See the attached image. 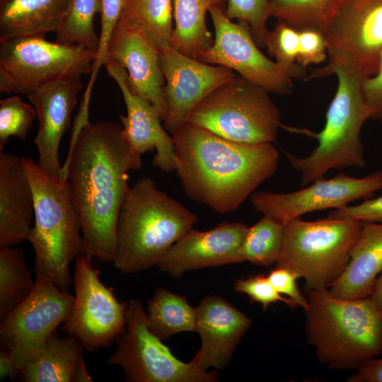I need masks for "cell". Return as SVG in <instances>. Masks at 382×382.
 Wrapping results in <instances>:
<instances>
[{
  "label": "cell",
  "instance_id": "10",
  "mask_svg": "<svg viewBox=\"0 0 382 382\" xmlns=\"http://www.w3.org/2000/svg\"><path fill=\"white\" fill-rule=\"evenodd\" d=\"M109 365L120 366L129 382H216V370H204L198 354L189 362L178 359L149 328L141 302L127 305L125 329L115 341Z\"/></svg>",
  "mask_w": 382,
  "mask_h": 382
},
{
  "label": "cell",
  "instance_id": "26",
  "mask_svg": "<svg viewBox=\"0 0 382 382\" xmlns=\"http://www.w3.org/2000/svg\"><path fill=\"white\" fill-rule=\"evenodd\" d=\"M226 0H173V30L170 45L178 52L198 59L214 42L206 24V14L212 6Z\"/></svg>",
  "mask_w": 382,
  "mask_h": 382
},
{
  "label": "cell",
  "instance_id": "16",
  "mask_svg": "<svg viewBox=\"0 0 382 382\" xmlns=\"http://www.w3.org/2000/svg\"><path fill=\"white\" fill-rule=\"evenodd\" d=\"M160 55L167 105L164 128L172 134L187 123L199 103L236 74L227 67L185 56L170 46L162 49Z\"/></svg>",
  "mask_w": 382,
  "mask_h": 382
},
{
  "label": "cell",
  "instance_id": "2",
  "mask_svg": "<svg viewBox=\"0 0 382 382\" xmlns=\"http://www.w3.org/2000/svg\"><path fill=\"white\" fill-rule=\"evenodd\" d=\"M171 135L185 194L219 214L236 211L278 168L272 143H239L189 123Z\"/></svg>",
  "mask_w": 382,
  "mask_h": 382
},
{
  "label": "cell",
  "instance_id": "18",
  "mask_svg": "<svg viewBox=\"0 0 382 382\" xmlns=\"http://www.w3.org/2000/svg\"><path fill=\"white\" fill-rule=\"evenodd\" d=\"M104 66L120 89L125 103L127 114L120 115V120L131 150L139 156L156 151L153 166L165 173L175 171L173 139L161 125L162 120L156 108L129 90L126 69L109 54Z\"/></svg>",
  "mask_w": 382,
  "mask_h": 382
},
{
  "label": "cell",
  "instance_id": "9",
  "mask_svg": "<svg viewBox=\"0 0 382 382\" xmlns=\"http://www.w3.org/2000/svg\"><path fill=\"white\" fill-rule=\"evenodd\" d=\"M96 50L33 35L0 40V92L28 96L59 79L91 74Z\"/></svg>",
  "mask_w": 382,
  "mask_h": 382
},
{
  "label": "cell",
  "instance_id": "11",
  "mask_svg": "<svg viewBox=\"0 0 382 382\" xmlns=\"http://www.w3.org/2000/svg\"><path fill=\"white\" fill-rule=\"evenodd\" d=\"M327 64L307 79L324 77L343 64L365 79L378 71L382 54V0H342L323 33Z\"/></svg>",
  "mask_w": 382,
  "mask_h": 382
},
{
  "label": "cell",
  "instance_id": "29",
  "mask_svg": "<svg viewBox=\"0 0 382 382\" xmlns=\"http://www.w3.org/2000/svg\"><path fill=\"white\" fill-rule=\"evenodd\" d=\"M173 0H127L122 18L141 29L161 51L170 45Z\"/></svg>",
  "mask_w": 382,
  "mask_h": 382
},
{
  "label": "cell",
  "instance_id": "30",
  "mask_svg": "<svg viewBox=\"0 0 382 382\" xmlns=\"http://www.w3.org/2000/svg\"><path fill=\"white\" fill-rule=\"evenodd\" d=\"M342 0H269L270 16L297 30H325Z\"/></svg>",
  "mask_w": 382,
  "mask_h": 382
},
{
  "label": "cell",
  "instance_id": "7",
  "mask_svg": "<svg viewBox=\"0 0 382 382\" xmlns=\"http://www.w3.org/2000/svg\"><path fill=\"white\" fill-rule=\"evenodd\" d=\"M362 223L329 217L286 221L276 267L287 268L303 279L305 291L328 289L348 264Z\"/></svg>",
  "mask_w": 382,
  "mask_h": 382
},
{
  "label": "cell",
  "instance_id": "45",
  "mask_svg": "<svg viewBox=\"0 0 382 382\" xmlns=\"http://www.w3.org/2000/svg\"><path fill=\"white\" fill-rule=\"evenodd\" d=\"M3 1H4V0H0L1 2Z\"/></svg>",
  "mask_w": 382,
  "mask_h": 382
},
{
  "label": "cell",
  "instance_id": "33",
  "mask_svg": "<svg viewBox=\"0 0 382 382\" xmlns=\"http://www.w3.org/2000/svg\"><path fill=\"white\" fill-rule=\"evenodd\" d=\"M127 0H102L100 11L101 28L96 57L93 64L90 79L83 93L78 115L76 117L74 130L78 131L88 120V105L91 91L97 75L108 56L110 41L117 23L120 21Z\"/></svg>",
  "mask_w": 382,
  "mask_h": 382
},
{
  "label": "cell",
  "instance_id": "39",
  "mask_svg": "<svg viewBox=\"0 0 382 382\" xmlns=\"http://www.w3.org/2000/svg\"><path fill=\"white\" fill-rule=\"evenodd\" d=\"M328 217L382 223V195L365 199L357 205L333 209Z\"/></svg>",
  "mask_w": 382,
  "mask_h": 382
},
{
  "label": "cell",
  "instance_id": "1",
  "mask_svg": "<svg viewBox=\"0 0 382 382\" xmlns=\"http://www.w3.org/2000/svg\"><path fill=\"white\" fill-rule=\"evenodd\" d=\"M141 166L121 123L88 121L71 137L60 178L70 184L87 258L112 262L118 216L130 188L128 172Z\"/></svg>",
  "mask_w": 382,
  "mask_h": 382
},
{
  "label": "cell",
  "instance_id": "6",
  "mask_svg": "<svg viewBox=\"0 0 382 382\" xmlns=\"http://www.w3.org/2000/svg\"><path fill=\"white\" fill-rule=\"evenodd\" d=\"M335 74L337 88L325 115L323 130L303 133L318 141L309 155L299 157L285 153L292 168L301 174V187L324 178L330 170L366 166L361 131L369 118L363 93V78L351 68L339 64L330 68L325 76Z\"/></svg>",
  "mask_w": 382,
  "mask_h": 382
},
{
  "label": "cell",
  "instance_id": "8",
  "mask_svg": "<svg viewBox=\"0 0 382 382\" xmlns=\"http://www.w3.org/2000/svg\"><path fill=\"white\" fill-rule=\"evenodd\" d=\"M269 93L236 75L199 103L187 123L239 143H272L282 124Z\"/></svg>",
  "mask_w": 382,
  "mask_h": 382
},
{
  "label": "cell",
  "instance_id": "24",
  "mask_svg": "<svg viewBox=\"0 0 382 382\" xmlns=\"http://www.w3.org/2000/svg\"><path fill=\"white\" fill-rule=\"evenodd\" d=\"M72 0H4L0 40L56 32Z\"/></svg>",
  "mask_w": 382,
  "mask_h": 382
},
{
  "label": "cell",
  "instance_id": "35",
  "mask_svg": "<svg viewBox=\"0 0 382 382\" xmlns=\"http://www.w3.org/2000/svg\"><path fill=\"white\" fill-rule=\"evenodd\" d=\"M37 118L33 106L23 101L19 95L0 100V151L11 137H27L29 129Z\"/></svg>",
  "mask_w": 382,
  "mask_h": 382
},
{
  "label": "cell",
  "instance_id": "42",
  "mask_svg": "<svg viewBox=\"0 0 382 382\" xmlns=\"http://www.w3.org/2000/svg\"><path fill=\"white\" fill-rule=\"evenodd\" d=\"M347 382H382V358H372L364 362Z\"/></svg>",
  "mask_w": 382,
  "mask_h": 382
},
{
  "label": "cell",
  "instance_id": "43",
  "mask_svg": "<svg viewBox=\"0 0 382 382\" xmlns=\"http://www.w3.org/2000/svg\"><path fill=\"white\" fill-rule=\"evenodd\" d=\"M93 378L88 372L83 354L74 368L71 382H92Z\"/></svg>",
  "mask_w": 382,
  "mask_h": 382
},
{
  "label": "cell",
  "instance_id": "22",
  "mask_svg": "<svg viewBox=\"0 0 382 382\" xmlns=\"http://www.w3.org/2000/svg\"><path fill=\"white\" fill-rule=\"evenodd\" d=\"M34 214L33 191L23 158L0 151V245L27 240Z\"/></svg>",
  "mask_w": 382,
  "mask_h": 382
},
{
  "label": "cell",
  "instance_id": "21",
  "mask_svg": "<svg viewBox=\"0 0 382 382\" xmlns=\"http://www.w3.org/2000/svg\"><path fill=\"white\" fill-rule=\"evenodd\" d=\"M195 330L201 339L196 353L204 370L225 369L252 320L226 299L207 295L195 308Z\"/></svg>",
  "mask_w": 382,
  "mask_h": 382
},
{
  "label": "cell",
  "instance_id": "12",
  "mask_svg": "<svg viewBox=\"0 0 382 382\" xmlns=\"http://www.w3.org/2000/svg\"><path fill=\"white\" fill-rule=\"evenodd\" d=\"M74 295L59 289L46 275L36 273L28 297L0 324V342L7 351L13 379L69 317Z\"/></svg>",
  "mask_w": 382,
  "mask_h": 382
},
{
  "label": "cell",
  "instance_id": "20",
  "mask_svg": "<svg viewBox=\"0 0 382 382\" xmlns=\"http://www.w3.org/2000/svg\"><path fill=\"white\" fill-rule=\"evenodd\" d=\"M81 78L59 79L27 96L36 110L39 122L34 139L39 154L37 163L43 172L54 178H60L59 144L70 125L71 114L83 88Z\"/></svg>",
  "mask_w": 382,
  "mask_h": 382
},
{
  "label": "cell",
  "instance_id": "27",
  "mask_svg": "<svg viewBox=\"0 0 382 382\" xmlns=\"http://www.w3.org/2000/svg\"><path fill=\"white\" fill-rule=\"evenodd\" d=\"M147 320L149 330L162 341L173 335L195 330V308L185 296L166 288H157L148 301Z\"/></svg>",
  "mask_w": 382,
  "mask_h": 382
},
{
  "label": "cell",
  "instance_id": "41",
  "mask_svg": "<svg viewBox=\"0 0 382 382\" xmlns=\"http://www.w3.org/2000/svg\"><path fill=\"white\" fill-rule=\"evenodd\" d=\"M363 93L369 118L382 120V54L378 71L364 81Z\"/></svg>",
  "mask_w": 382,
  "mask_h": 382
},
{
  "label": "cell",
  "instance_id": "25",
  "mask_svg": "<svg viewBox=\"0 0 382 382\" xmlns=\"http://www.w3.org/2000/svg\"><path fill=\"white\" fill-rule=\"evenodd\" d=\"M83 349L74 337H59L55 332L23 364L16 377L25 382H71Z\"/></svg>",
  "mask_w": 382,
  "mask_h": 382
},
{
  "label": "cell",
  "instance_id": "15",
  "mask_svg": "<svg viewBox=\"0 0 382 382\" xmlns=\"http://www.w3.org/2000/svg\"><path fill=\"white\" fill-rule=\"evenodd\" d=\"M381 189L382 170L362 178L340 173L330 179H317L294 192L255 191L250 199L256 211L284 224L312 212L335 209L356 200L371 198Z\"/></svg>",
  "mask_w": 382,
  "mask_h": 382
},
{
  "label": "cell",
  "instance_id": "32",
  "mask_svg": "<svg viewBox=\"0 0 382 382\" xmlns=\"http://www.w3.org/2000/svg\"><path fill=\"white\" fill-rule=\"evenodd\" d=\"M102 0H72L57 28L55 42L81 45L96 50L99 37L94 29V16L100 13Z\"/></svg>",
  "mask_w": 382,
  "mask_h": 382
},
{
  "label": "cell",
  "instance_id": "13",
  "mask_svg": "<svg viewBox=\"0 0 382 382\" xmlns=\"http://www.w3.org/2000/svg\"><path fill=\"white\" fill-rule=\"evenodd\" d=\"M92 260L76 259L74 304L62 329L89 352L109 347L125 329L128 301L120 302L99 278Z\"/></svg>",
  "mask_w": 382,
  "mask_h": 382
},
{
  "label": "cell",
  "instance_id": "31",
  "mask_svg": "<svg viewBox=\"0 0 382 382\" xmlns=\"http://www.w3.org/2000/svg\"><path fill=\"white\" fill-rule=\"evenodd\" d=\"M284 224L267 215L248 227L240 249V262L258 266L276 264L283 245Z\"/></svg>",
  "mask_w": 382,
  "mask_h": 382
},
{
  "label": "cell",
  "instance_id": "38",
  "mask_svg": "<svg viewBox=\"0 0 382 382\" xmlns=\"http://www.w3.org/2000/svg\"><path fill=\"white\" fill-rule=\"evenodd\" d=\"M299 31V46L296 63L305 67L320 64L327 57V46L323 34L313 30Z\"/></svg>",
  "mask_w": 382,
  "mask_h": 382
},
{
  "label": "cell",
  "instance_id": "40",
  "mask_svg": "<svg viewBox=\"0 0 382 382\" xmlns=\"http://www.w3.org/2000/svg\"><path fill=\"white\" fill-rule=\"evenodd\" d=\"M267 277L276 291L281 295H286L293 301L296 307L299 306L303 310L307 308L308 299L298 288L296 279L299 278L291 270L276 267Z\"/></svg>",
  "mask_w": 382,
  "mask_h": 382
},
{
  "label": "cell",
  "instance_id": "23",
  "mask_svg": "<svg viewBox=\"0 0 382 382\" xmlns=\"http://www.w3.org/2000/svg\"><path fill=\"white\" fill-rule=\"evenodd\" d=\"M381 271L382 223L363 221L349 262L328 291L341 299L366 298Z\"/></svg>",
  "mask_w": 382,
  "mask_h": 382
},
{
  "label": "cell",
  "instance_id": "37",
  "mask_svg": "<svg viewBox=\"0 0 382 382\" xmlns=\"http://www.w3.org/2000/svg\"><path fill=\"white\" fill-rule=\"evenodd\" d=\"M236 291L248 296L252 302L260 303L265 311L271 303L283 302L289 307H296L291 300L282 296L271 284L267 276L257 274L247 279H237L233 283Z\"/></svg>",
  "mask_w": 382,
  "mask_h": 382
},
{
  "label": "cell",
  "instance_id": "5",
  "mask_svg": "<svg viewBox=\"0 0 382 382\" xmlns=\"http://www.w3.org/2000/svg\"><path fill=\"white\" fill-rule=\"evenodd\" d=\"M23 162L34 195V225L27 240L35 253V272L68 291L73 282L69 265L83 248L70 184L49 176L30 158Z\"/></svg>",
  "mask_w": 382,
  "mask_h": 382
},
{
  "label": "cell",
  "instance_id": "28",
  "mask_svg": "<svg viewBox=\"0 0 382 382\" xmlns=\"http://www.w3.org/2000/svg\"><path fill=\"white\" fill-rule=\"evenodd\" d=\"M34 284L23 250L0 245L1 321L28 297Z\"/></svg>",
  "mask_w": 382,
  "mask_h": 382
},
{
  "label": "cell",
  "instance_id": "14",
  "mask_svg": "<svg viewBox=\"0 0 382 382\" xmlns=\"http://www.w3.org/2000/svg\"><path fill=\"white\" fill-rule=\"evenodd\" d=\"M209 13L214 28V42L198 60L227 67L270 93H291L293 79L260 52L246 23L233 22L220 6L211 7Z\"/></svg>",
  "mask_w": 382,
  "mask_h": 382
},
{
  "label": "cell",
  "instance_id": "44",
  "mask_svg": "<svg viewBox=\"0 0 382 382\" xmlns=\"http://www.w3.org/2000/svg\"><path fill=\"white\" fill-rule=\"evenodd\" d=\"M368 297L378 308L382 310V271L377 277Z\"/></svg>",
  "mask_w": 382,
  "mask_h": 382
},
{
  "label": "cell",
  "instance_id": "4",
  "mask_svg": "<svg viewBox=\"0 0 382 382\" xmlns=\"http://www.w3.org/2000/svg\"><path fill=\"white\" fill-rule=\"evenodd\" d=\"M306 294L305 335L321 364L333 370H357L382 354V310L369 297L341 299L328 289Z\"/></svg>",
  "mask_w": 382,
  "mask_h": 382
},
{
  "label": "cell",
  "instance_id": "36",
  "mask_svg": "<svg viewBox=\"0 0 382 382\" xmlns=\"http://www.w3.org/2000/svg\"><path fill=\"white\" fill-rule=\"evenodd\" d=\"M225 13L231 21L246 23L257 45L264 47L267 21L271 17L269 0H227Z\"/></svg>",
  "mask_w": 382,
  "mask_h": 382
},
{
  "label": "cell",
  "instance_id": "3",
  "mask_svg": "<svg viewBox=\"0 0 382 382\" xmlns=\"http://www.w3.org/2000/svg\"><path fill=\"white\" fill-rule=\"evenodd\" d=\"M197 219L195 213L159 190L152 178L138 179L118 216L114 267L123 274H132L157 266Z\"/></svg>",
  "mask_w": 382,
  "mask_h": 382
},
{
  "label": "cell",
  "instance_id": "19",
  "mask_svg": "<svg viewBox=\"0 0 382 382\" xmlns=\"http://www.w3.org/2000/svg\"><path fill=\"white\" fill-rule=\"evenodd\" d=\"M248 226L223 221L207 231L192 228L174 243L157 265L173 278L188 271L240 262V249Z\"/></svg>",
  "mask_w": 382,
  "mask_h": 382
},
{
  "label": "cell",
  "instance_id": "17",
  "mask_svg": "<svg viewBox=\"0 0 382 382\" xmlns=\"http://www.w3.org/2000/svg\"><path fill=\"white\" fill-rule=\"evenodd\" d=\"M108 54L126 69L129 90L152 104L164 122L165 78L156 45L141 29L120 18L113 30Z\"/></svg>",
  "mask_w": 382,
  "mask_h": 382
},
{
  "label": "cell",
  "instance_id": "34",
  "mask_svg": "<svg viewBox=\"0 0 382 382\" xmlns=\"http://www.w3.org/2000/svg\"><path fill=\"white\" fill-rule=\"evenodd\" d=\"M299 46V31L280 21L264 38V47L270 56L275 57L278 66L291 78L305 79L306 69L295 62Z\"/></svg>",
  "mask_w": 382,
  "mask_h": 382
}]
</instances>
